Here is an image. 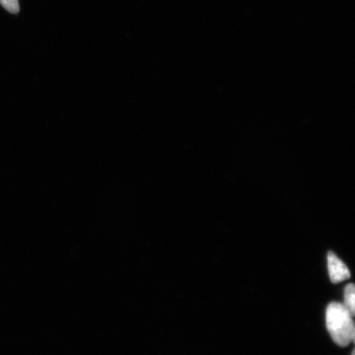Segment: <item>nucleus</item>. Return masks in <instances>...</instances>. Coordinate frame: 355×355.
I'll list each match as a JSON object with an SVG mask.
<instances>
[{"instance_id":"1","label":"nucleus","mask_w":355,"mask_h":355,"mask_svg":"<svg viewBox=\"0 0 355 355\" xmlns=\"http://www.w3.org/2000/svg\"><path fill=\"white\" fill-rule=\"evenodd\" d=\"M326 323L327 330L336 344L345 347L353 343L355 336L353 316L343 304L332 302L328 305Z\"/></svg>"},{"instance_id":"4","label":"nucleus","mask_w":355,"mask_h":355,"mask_svg":"<svg viewBox=\"0 0 355 355\" xmlns=\"http://www.w3.org/2000/svg\"><path fill=\"white\" fill-rule=\"evenodd\" d=\"M1 6L11 13L19 12V0H0Z\"/></svg>"},{"instance_id":"5","label":"nucleus","mask_w":355,"mask_h":355,"mask_svg":"<svg viewBox=\"0 0 355 355\" xmlns=\"http://www.w3.org/2000/svg\"><path fill=\"white\" fill-rule=\"evenodd\" d=\"M352 355H355V354H354V352H352Z\"/></svg>"},{"instance_id":"2","label":"nucleus","mask_w":355,"mask_h":355,"mask_svg":"<svg viewBox=\"0 0 355 355\" xmlns=\"http://www.w3.org/2000/svg\"><path fill=\"white\" fill-rule=\"evenodd\" d=\"M327 263L332 283H339L350 278L349 268L334 252H328Z\"/></svg>"},{"instance_id":"3","label":"nucleus","mask_w":355,"mask_h":355,"mask_svg":"<svg viewBox=\"0 0 355 355\" xmlns=\"http://www.w3.org/2000/svg\"><path fill=\"white\" fill-rule=\"evenodd\" d=\"M344 304L349 313L354 316L355 313V288L354 284H349L345 288Z\"/></svg>"}]
</instances>
